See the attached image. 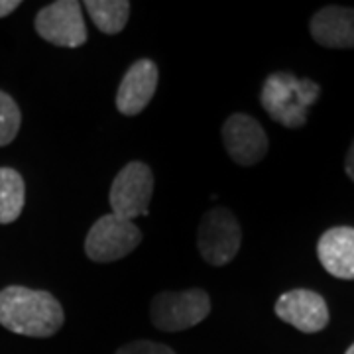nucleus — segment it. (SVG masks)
Segmentation results:
<instances>
[{"instance_id": "obj_1", "label": "nucleus", "mask_w": 354, "mask_h": 354, "mask_svg": "<svg viewBox=\"0 0 354 354\" xmlns=\"http://www.w3.org/2000/svg\"><path fill=\"white\" fill-rule=\"evenodd\" d=\"M62 304L50 291L8 286L0 291V325L22 337L46 339L64 327Z\"/></svg>"}, {"instance_id": "obj_2", "label": "nucleus", "mask_w": 354, "mask_h": 354, "mask_svg": "<svg viewBox=\"0 0 354 354\" xmlns=\"http://www.w3.org/2000/svg\"><path fill=\"white\" fill-rule=\"evenodd\" d=\"M319 95L321 87L315 81L278 71L264 81L260 102L272 120L286 128H299L307 122V109L319 99Z\"/></svg>"}, {"instance_id": "obj_3", "label": "nucleus", "mask_w": 354, "mask_h": 354, "mask_svg": "<svg viewBox=\"0 0 354 354\" xmlns=\"http://www.w3.org/2000/svg\"><path fill=\"white\" fill-rule=\"evenodd\" d=\"M211 313V297L203 290L162 291L152 299L150 317L156 329L177 333L199 325Z\"/></svg>"}, {"instance_id": "obj_4", "label": "nucleus", "mask_w": 354, "mask_h": 354, "mask_svg": "<svg viewBox=\"0 0 354 354\" xmlns=\"http://www.w3.org/2000/svg\"><path fill=\"white\" fill-rule=\"evenodd\" d=\"M142 242V230L132 221L122 216L104 215L93 223L85 239V254L88 260L109 264L122 260L124 256L134 252Z\"/></svg>"}, {"instance_id": "obj_5", "label": "nucleus", "mask_w": 354, "mask_h": 354, "mask_svg": "<svg viewBox=\"0 0 354 354\" xmlns=\"http://www.w3.org/2000/svg\"><path fill=\"white\" fill-rule=\"evenodd\" d=\"M242 230L239 218L227 207H215L201 218L197 246L203 260L211 266H227L241 250Z\"/></svg>"}, {"instance_id": "obj_6", "label": "nucleus", "mask_w": 354, "mask_h": 354, "mask_svg": "<svg viewBox=\"0 0 354 354\" xmlns=\"http://www.w3.org/2000/svg\"><path fill=\"white\" fill-rule=\"evenodd\" d=\"M152 193L153 174L150 165L144 162H130L118 171L111 185L109 203L113 215L122 216L127 221L148 215Z\"/></svg>"}, {"instance_id": "obj_7", "label": "nucleus", "mask_w": 354, "mask_h": 354, "mask_svg": "<svg viewBox=\"0 0 354 354\" xmlns=\"http://www.w3.org/2000/svg\"><path fill=\"white\" fill-rule=\"evenodd\" d=\"M36 32L51 46L81 48L87 44V26L77 0H57L36 14Z\"/></svg>"}, {"instance_id": "obj_8", "label": "nucleus", "mask_w": 354, "mask_h": 354, "mask_svg": "<svg viewBox=\"0 0 354 354\" xmlns=\"http://www.w3.org/2000/svg\"><path fill=\"white\" fill-rule=\"evenodd\" d=\"M223 142L234 164H258L268 153V136L262 124L250 114L234 113L223 124Z\"/></svg>"}, {"instance_id": "obj_9", "label": "nucleus", "mask_w": 354, "mask_h": 354, "mask_svg": "<svg viewBox=\"0 0 354 354\" xmlns=\"http://www.w3.org/2000/svg\"><path fill=\"white\" fill-rule=\"evenodd\" d=\"M276 315L301 333H319L329 325V307L323 295L311 290H291L279 295Z\"/></svg>"}, {"instance_id": "obj_10", "label": "nucleus", "mask_w": 354, "mask_h": 354, "mask_svg": "<svg viewBox=\"0 0 354 354\" xmlns=\"http://www.w3.org/2000/svg\"><path fill=\"white\" fill-rule=\"evenodd\" d=\"M160 69L152 59H138L130 65L127 75L122 77L116 93V109L124 116H136L152 101L158 88Z\"/></svg>"}, {"instance_id": "obj_11", "label": "nucleus", "mask_w": 354, "mask_h": 354, "mask_svg": "<svg viewBox=\"0 0 354 354\" xmlns=\"http://www.w3.org/2000/svg\"><path fill=\"white\" fill-rule=\"evenodd\" d=\"M311 36L330 50L354 48V8L325 6L311 18Z\"/></svg>"}, {"instance_id": "obj_12", "label": "nucleus", "mask_w": 354, "mask_h": 354, "mask_svg": "<svg viewBox=\"0 0 354 354\" xmlns=\"http://www.w3.org/2000/svg\"><path fill=\"white\" fill-rule=\"evenodd\" d=\"M317 256L330 276L354 279V228L333 227L317 242Z\"/></svg>"}, {"instance_id": "obj_13", "label": "nucleus", "mask_w": 354, "mask_h": 354, "mask_svg": "<svg viewBox=\"0 0 354 354\" xmlns=\"http://www.w3.org/2000/svg\"><path fill=\"white\" fill-rule=\"evenodd\" d=\"M26 185L22 176L12 167H0V225H10L22 215Z\"/></svg>"}, {"instance_id": "obj_14", "label": "nucleus", "mask_w": 354, "mask_h": 354, "mask_svg": "<svg viewBox=\"0 0 354 354\" xmlns=\"http://www.w3.org/2000/svg\"><path fill=\"white\" fill-rule=\"evenodd\" d=\"M87 8L93 24L102 34H118L124 30L130 16V2L127 0H87L83 4Z\"/></svg>"}, {"instance_id": "obj_15", "label": "nucleus", "mask_w": 354, "mask_h": 354, "mask_svg": "<svg viewBox=\"0 0 354 354\" xmlns=\"http://www.w3.org/2000/svg\"><path fill=\"white\" fill-rule=\"evenodd\" d=\"M22 124V114L12 97L0 91V146H8Z\"/></svg>"}, {"instance_id": "obj_16", "label": "nucleus", "mask_w": 354, "mask_h": 354, "mask_svg": "<svg viewBox=\"0 0 354 354\" xmlns=\"http://www.w3.org/2000/svg\"><path fill=\"white\" fill-rule=\"evenodd\" d=\"M114 354H176V351L169 348L167 344H160V342L134 341L120 346Z\"/></svg>"}, {"instance_id": "obj_17", "label": "nucleus", "mask_w": 354, "mask_h": 354, "mask_svg": "<svg viewBox=\"0 0 354 354\" xmlns=\"http://www.w3.org/2000/svg\"><path fill=\"white\" fill-rule=\"evenodd\" d=\"M18 6H20V2H18V0H0V18H4V16L12 14Z\"/></svg>"}, {"instance_id": "obj_18", "label": "nucleus", "mask_w": 354, "mask_h": 354, "mask_svg": "<svg viewBox=\"0 0 354 354\" xmlns=\"http://www.w3.org/2000/svg\"><path fill=\"white\" fill-rule=\"evenodd\" d=\"M344 171H346V176L354 181V142L351 144V150H348L346 160H344Z\"/></svg>"}, {"instance_id": "obj_19", "label": "nucleus", "mask_w": 354, "mask_h": 354, "mask_svg": "<svg viewBox=\"0 0 354 354\" xmlns=\"http://www.w3.org/2000/svg\"><path fill=\"white\" fill-rule=\"evenodd\" d=\"M344 354H354V344H351V346H348V351H346Z\"/></svg>"}]
</instances>
